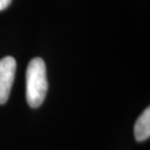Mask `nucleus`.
<instances>
[{"label":"nucleus","instance_id":"nucleus-1","mask_svg":"<svg viewBox=\"0 0 150 150\" xmlns=\"http://www.w3.org/2000/svg\"><path fill=\"white\" fill-rule=\"evenodd\" d=\"M48 91L46 65L41 58L32 59L26 69V100L32 108H37L45 100Z\"/></svg>","mask_w":150,"mask_h":150},{"label":"nucleus","instance_id":"nucleus-2","mask_svg":"<svg viewBox=\"0 0 150 150\" xmlns=\"http://www.w3.org/2000/svg\"><path fill=\"white\" fill-rule=\"evenodd\" d=\"M16 59L5 57L0 59V104L7 103L16 73Z\"/></svg>","mask_w":150,"mask_h":150},{"label":"nucleus","instance_id":"nucleus-3","mask_svg":"<svg viewBox=\"0 0 150 150\" xmlns=\"http://www.w3.org/2000/svg\"><path fill=\"white\" fill-rule=\"evenodd\" d=\"M150 137V108L147 107L134 124V137L137 142H144Z\"/></svg>","mask_w":150,"mask_h":150},{"label":"nucleus","instance_id":"nucleus-4","mask_svg":"<svg viewBox=\"0 0 150 150\" xmlns=\"http://www.w3.org/2000/svg\"><path fill=\"white\" fill-rule=\"evenodd\" d=\"M12 0H0V11L5 10L6 8H8V6L11 4Z\"/></svg>","mask_w":150,"mask_h":150}]
</instances>
